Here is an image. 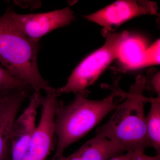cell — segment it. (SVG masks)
I'll return each mask as SVG.
<instances>
[{
    "label": "cell",
    "instance_id": "e0dca14e",
    "mask_svg": "<svg viewBox=\"0 0 160 160\" xmlns=\"http://www.w3.org/2000/svg\"><path fill=\"white\" fill-rule=\"evenodd\" d=\"M18 5L23 7V8H37L41 6V2H38L37 1H18L17 2L16 1L15 2Z\"/></svg>",
    "mask_w": 160,
    "mask_h": 160
},
{
    "label": "cell",
    "instance_id": "7c38bea8",
    "mask_svg": "<svg viewBox=\"0 0 160 160\" xmlns=\"http://www.w3.org/2000/svg\"><path fill=\"white\" fill-rule=\"evenodd\" d=\"M151 108L146 117V132L150 146L160 154V96L151 98Z\"/></svg>",
    "mask_w": 160,
    "mask_h": 160
},
{
    "label": "cell",
    "instance_id": "ba28073f",
    "mask_svg": "<svg viewBox=\"0 0 160 160\" xmlns=\"http://www.w3.org/2000/svg\"><path fill=\"white\" fill-rule=\"evenodd\" d=\"M32 89L3 90L0 95V160H11L12 126L20 108Z\"/></svg>",
    "mask_w": 160,
    "mask_h": 160
},
{
    "label": "cell",
    "instance_id": "8fae6325",
    "mask_svg": "<svg viewBox=\"0 0 160 160\" xmlns=\"http://www.w3.org/2000/svg\"><path fill=\"white\" fill-rule=\"evenodd\" d=\"M149 46L146 38L126 31L120 44L117 59L125 70L143 68L145 52Z\"/></svg>",
    "mask_w": 160,
    "mask_h": 160
},
{
    "label": "cell",
    "instance_id": "30bf717a",
    "mask_svg": "<svg viewBox=\"0 0 160 160\" xmlns=\"http://www.w3.org/2000/svg\"><path fill=\"white\" fill-rule=\"evenodd\" d=\"M125 152L117 143L96 134L71 155L63 156L58 160H108Z\"/></svg>",
    "mask_w": 160,
    "mask_h": 160
},
{
    "label": "cell",
    "instance_id": "ac0fdd59",
    "mask_svg": "<svg viewBox=\"0 0 160 160\" xmlns=\"http://www.w3.org/2000/svg\"><path fill=\"white\" fill-rule=\"evenodd\" d=\"M3 90H2V91H0V95H1V93H2V91Z\"/></svg>",
    "mask_w": 160,
    "mask_h": 160
},
{
    "label": "cell",
    "instance_id": "7a4b0ae2",
    "mask_svg": "<svg viewBox=\"0 0 160 160\" xmlns=\"http://www.w3.org/2000/svg\"><path fill=\"white\" fill-rule=\"evenodd\" d=\"M146 77L138 76L125 95L126 99L117 106L109 121L98 128L96 134L117 143L125 151H145L150 147L146 132L145 102L151 99L144 96Z\"/></svg>",
    "mask_w": 160,
    "mask_h": 160
},
{
    "label": "cell",
    "instance_id": "4fadbf2b",
    "mask_svg": "<svg viewBox=\"0 0 160 160\" xmlns=\"http://www.w3.org/2000/svg\"><path fill=\"white\" fill-rule=\"evenodd\" d=\"M11 89H32L24 82L12 76L2 66H0V91Z\"/></svg>",
    "mask_w": 160,
    "mask_h": 160
},
{
    "label": "cell",
    "instance_id": "52a82bcc",
    "mask_svg": "<svg viewBox=\"0 0 160 160\" xmlns=\"http://www.w3.org/2000/svg\"><path fill=\"white\" fill-rule=\"evenodd\" d=\"M11 15L14 24L27 38L39 42L41 38L58 28L69 25L75 19L74 12L68 7L55 11L20 14L12 9Z\"/></svg>",
    "mask_w": 160,
    "mask_h": 160
},
{
    "label": "cell",
    "instance_id": "277c9868",
    "mask_svg": "<svg viewBox=\"0 0 160 160\" xmlns=\"http://www.w3.org/2000/svg\"><path fill=\"white\" fill-rule=\"evenodd\" d=\"M126 31H105L106 41L102 47L86 57L72 71L66 85L56 89L58 96L63 93L82 92L97 81L106 68L118 57L121 42Z\"/></svg>",
    "mask_w": 160,
    "mask_h": 160
},
{
    "label": "cell",
    "instance_id": "5b68a950",
    "mask_svg": "<svg viewBox=\"0 0 160 160\" xmlns=\"http://www.w3.org/2000/svg\"><path fill=\"white\" fill-rule=\"evenodd\" d=\"M42 98V114L28 150L22 160H46L53 148L56 109L59 102L53 88Z\"/></svg>",
    "mask_w": 160,
    "mask_h": 160
},
{
    "label": "cell",
    "instance_id": "8992f818",
    "mask_svg": "<svg viewBox=\"0 0 160 160\" xmlns=\"http://www.w3.org/2000/svg\"><path fill=\"white\" fill-rule=\"evenodd\" d=\"M146 15H158L156 3L142 0L118 1L85 18L102 27L105 31L112 32L127 21Z\"/></svg>",
    "mask_w": 160,
    "mask_h": 160
},
{
    "label": "cell",
    "instance_id": "5bb4252c",
    "mask_svg": "<svg viewBox=\"0 0 160 160\" xmlns=\"http://www.w3.org/2000/svg\"><path fill=\"white\" fill-rule=\"evenodd\" d=\"M160 46L159 39L149 46L145 52L143 67L160 64Z\"/></svg>",
    "mask_w": 160,
    "mask_h": 160
},
{
    "label": "cell",
    "instance_id": "6da1fadb",
    "mask_svg": "<svg viewBox=\"0 0 160 160\" xmlns=\"http://www.w3.org/2000/svg\"><path fill=\"white\" fill-rule=\"evenodd\" d=\"M8 7L0 17V63L14 77L41 93L52 87L41 75L38 65L39 42L23 34L14 24Z\"/></svg>",
    "mask_w": 160,
    "mask_h": 160
},
{
    "label": "cell",
    "instance_id": "3957f363",
    "mask_svg": "<svg viewBox=\"0 0 160 160\" xmlns=\"http://www.w3.org/2000/svg\"><path fill=\"white\" fill-rule=\"evenodd\" d=\"M86 94L76 93L74 99L67 106L60 101L58 103L54 127L58 143L51 160H58L64 156L69 146L85 136L118 106V92L98 100L89 99Z\"/></svg>",
    "mask_w": 160,
    "mask_h": 160
},
{
    "label": "cell",
    "instance_id": "2e32d148",
    "mask_svg": "<svg viewBox=\"0 0 160 160\" xmlns=\"http://www.w3.org/2000/svg\"><path fill=\"white\" fill-rule=\"evenodd\" d=\"M146 89H151L160 96V73L157 72L148 79L146 77Z\"/></svg>",
    "mask_w": 160,
    "mask_h": 160
},
{
    "label": "cell",
    "instance_id": "9c48e42d",
    "mask_svg": "<svg viewBox=\"0 0 160 160\" xmlns=\"http://www.w3.org/2000/svg\"><path fill=\"white\" fill-rule=\"evenodd\" d=\"M42 98L41 93L33 92L29 105L15 121L11 136V160H22L28 150L37 127V111Z\"/></svg>",
    "mask_w": 160,
    "mask_h": 160
},
{
    "label": "cell",
    "instance_id": "9a60e30c",
    "mask_svg": "<svg viewBox=\"0 0 160 160\" xmlns=\"http://www.w3.org/2000/svg\"><path fill=\"white\" fill-rule=\"evenodd\" d=\"M108 160H160V154L150 156L145 154L143 151H130Z\"/></svg>",
    "mask_w": 160,
    "mask_h": 160
}]
</instances>
